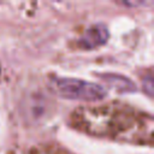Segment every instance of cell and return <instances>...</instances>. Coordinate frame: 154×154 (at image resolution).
I'll use <instances>...</instances> for the list:
<instances>
[{"instance_id": "cell-1", "label": "cell", "mask_w": 154, "mask_h": 154, "mask_svg": "<svg viewBox=\"0 0 154 154\" xmlns=\"http://www.w3.org/2000/svg\"><path fill=\"white\" fill-rule=\"evenodd\" d=\"M51 90L60 97L79 101H97L106 96L107 90L96 83L70 78V77H55L49 82Z\"/></svg>"}, {"instance_id": "cell-2", "label": "cell", "mask_w": 154, "mask_h": 154, "mask_svg": "<svg viewBox=\"0 0 154 154\" xmlns=\"http://www.w3.org/2000/svg\"><path fill=\"white\" fill-rule=\"evenodd\" d=\"M108 29L102 23H96L89 26L84 35L78 41V45L83 49H94L105 45L108 40Z\"/></svg>"}, {"instance_id": "cell-3", "label": "cell", "mask_w": 154, "mask_h": 154, "mask_svg": "<svg viewBox=\"0 0 154 154\" xmlns=\"http://www.w3.org/2000/svg\"><path fill=\"white\" fill-rule=\"evenodd\" d=\"M105 82H107L111 87L116 88L119 91L123 93H129V91H135L136 85L132 83V81L125 76L122 75H116V73H105L101 77Z\"/></svg>"}, {"instance_id": "cell-4", "label": "cell", "mask_w": 154, "mask_h": 154, "mask_svg": "<svg viewBox=\"0 0 154 154\" xmlns=\"http://www.w3.org/2000/svg\"><path fill=\"white\" fill-rule=\"evenodd\" d=\"M142 82H143V89H144V91L149 96H152L153 95V77H152V75L144 77Z\"/></svg>"}]
</instances>
